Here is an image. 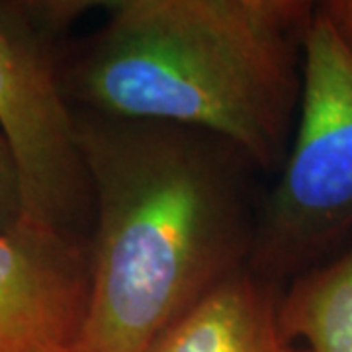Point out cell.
<instances>
[{"label":"cell","instance_id":"obj_1","mask_svg":"<svg viewBox=\"0 0 352 352\" xmlns=\"http://www.w3.org/2000/svg\"><path fill=\"white\" fill-rule=\"evenodd\" d=\"M75 113L94 198L90 298L75 352H149L249 266L264 175L212 131Z\"/></svg>","mask_w":352,"mask_h":352},{"label":"cell","instance_id":"obj_2","mask_svg":"<svg viewBox=\"0 0 352 352\" xmlns=\"http://www.w3.org/2000/svg\"><path fill=\"white\" fill-rule=\"evenodd\" d=\"M65 50L75 112L196 127L264 176L286 161L300 113L311 0H112Z\"/></svg>","mask_w":352,"mask_h":352},{"label":"cell","instance_id":"obj_3","mask_svg":"<svg viewBox=\"0 0 352 352\" xmlns=\"http://www.w3.org/2000/svg\"><path fill=\"white\" fill-rule=\"evenodd\" d=\"M92 0H0V131L12 153L20 223L90 237L94 198L61 67Z\"/></svg>","mask_w":352,"mask_h":352},{"label":"cell","instance_id":"obj_4","mask_svg":"<svg viewBox=\"0 0 352 352\" xmlns=\"http://www.w3.org/2000/svg\"><path fill=\"white\" fill-rule=\"evenodd\" d=\"M352 233V55L315 12L300 113L264 190L249 268L276 286L329 261Z\"/></svg>","mask_w":352,"mask_h":352},{"label":"cell","instance_id":"obj_5","mask_svg":"<svg viewBox=\"0 0 352 352\" xmlns=\"http://www.w3.org/2000/svg\"><path fill=\"white\" fill-rule=\"evenodd\" d=\"M90 298V245L38 227L0 231V352H75Z\"/></svg>","mask_w":352,"mask_h":352},{"label":"cell","instance_id":"obj_6","mask_svg":"<svg viewBox=\"0 0 352 352\" xmlns=\"http://www.w3.org/2000/svg\"><path fill=\"white\" fill-rule=\"evenodd\" d=\"M282 292L247 266L190 307L149 352H311L280 327Z\"/></svg>","mask_w":352,"mask_h":352},{"label":"cell","instance_id":"obj_7","mask_svg":"<svg viewBox=\"0 0 352 352\" xmlns=\"http://www.w3.org/2000/svg\"><path fill=\"white\" fill-rule=\"evenodd\" d=\"M280 327L311 352H352V245L286 284Z\"/></svg>","mask_w":352,"mask_h":352},{"label":"cell","instance_id":"obj_8","mask_svg":"<svg viewBox=\"0 0 352 352\" xmlns=\"http://www.w3.org/2000/svg\"><path fill=\"white\" fill-rule=\"evenodd\" d=\"M22 198L12 153L0 131V231H10L20 223Z\"/></svg>","mask_w":352,"mask_h":352},{"label":"cell","instance_id":"obj_9","mask_svg":"<svg viewBox=\"0 0 352 352\" xmlns=\"http://www.w3.org/2000/svg\"><path fill=\"white\" fill-rule=\"evenodd\" d=\"M315 12L327 22L340 45L352 55V0H321L315 2Z\"/></svg>","mask_w":352,"mask_h":352}]
</instances>
